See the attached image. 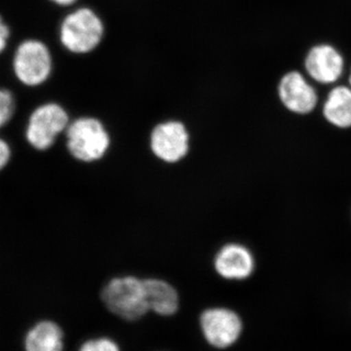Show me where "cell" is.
Here are the masks:
<instances>
[{
  "instance_id": "cell-1",
  "label": "cell",
  "mask_w": 351,
  "mask_h": 351,
  "mask_svg": "<svg viewBox=\"0 0 351 351\" xmlns=\"http://www.w3.org/2000/svg\"><path fill=\"white\" fill-rule=\"evenodd\" d=\"M66 149L82 163L101 160L112 144L110 132L100 119L93 117H78L69 122L66 132Z\"/></svg>"
},
{
  "instance_id": "cell-2",
  "label": "cell",
  "mask_w": 351,
  "mask_h": 351,
  "mask_svg": "<svg viewBox=\"0 0 351 351\" xmlns=\"http://www.w3.org/2000/svg\"><path fill=\"white\" fill-rule=\"evenodd\" d=\"M105 36V25L96 11L80 7L62 21L59 38L64 49L76 55L93 52Z\"/></svg>"
},
{
  "instance_id": "cell-3",
  "label": "cell",
  "mask_w": 351,
  "mask_h": 351,
  "mask_svg": "<svg viewBox=\"0 0 351 351\" xmlns=\"http://www.w3.org/2000/svg\"><path fill=\"white\" fill-rule=\"evenodd\" d=\"M101 299L110 313L123 320L141 319L149 311L144 279L134 276L110 279L101 289Z\"/></svg>"
},
{
  "instance_id": "cell-4",
  "label": "cell",
  "mask_w": 351,
  "mask_h": 351,
  "mask_svg": "<svg viewBox=\"0 0 351 351\" xmlns=\"http://www.w3.org/2000/svg\"><path fill=\"white\" fill-rule=\"evenodd\" d=\"M69 122V113L57 103H45L32 112L25 128V138L34 149L47 151L58 137L66 132Z\"/></svg>"
},
{
  "instance_id": "cell-5",
  "label": "cell",
  "mask_w": 351,
  "mask_h": 351,
  "mask_svg": "<svg viewBox=\"0 0 351 351\" xmlns=\"http://www.w3.org/2000/svg\"><path fill=\"white\" fill-rule=\"evenodd\" d=\"M16 77L25 86L36 87L47 82L53 71L49 48L38 39H27L18 46L13 58Z\"/></svg>"
},
{
  "instance_id": "cell-6",
  "label": "cell",
  "mask_w": 351,
  "mask_h": 351,
  "mask_svg": "<svg viewBox=\"0 0 351 351\" xmlns=\"http://www.w3.org/2000/svg\"><path fill=\"white\" fill-rule=\"evenodd\" d=\"M149 147L162 162L175 164L186 158L191 149V136L180 120H167L154 127L149 135Z\"/></svg>"
},
{
  "instance_id": "cell-7",
  "label": "cell",
  "mask_w": 351,
  "mask_h": 351,
  "mask_svg": "<svg viewBox=\"0 0 351 351\" xmlns=\"http://www.w3.org/2000/svg\"><path fill=\"white\" fill-rule=\"evenodd\" d=\"M304 69V73L315 84L334 86L345 73V56L332 44L317 43L307 51Z\"/></svg>"
},
{
  "instance_id": "cell-8",
  "label": "cell",
  "mask_w": 351,
  "mask_h": 351,
  "mask_svg": "<svg viewBox=\"0 0 351 351\" xmlns=\"http://www.w3.org/2000/svg\"><path fill=\"white\" fill-rule=\"evenodd\" d=\"M315 85L306 73L293 69L281 76L277 95L289 112L306 115L315 110L319 101Z\"/></svg>"
},
{
  "instance_id": "cell-9",
  "label": "cell",
  "mask_w": 351,
  "mask_h": 351,
  "mask_svg": "<svg viewBox=\"0 0 351 351\" xmlns=\"http://www.w3.org/2000/svg\"><path fill=\"white\" fill-rule=\"evenodd\" d=\"M201 331L210 346L228 348L237 343L242 332L239 314L226 307H210L201 313Z\"/></svg>"
},
{
  "instance_id": "cell-10",
  "label": "cell",
  "mask_w": 351,
  "mask_h": 351,
  "mask_svg": "<svg viewBox=\"0 0 351 351\" xmlns=\"http://www.w3.org/2000/svg\"><path fill=\"white\" fill-rule=\"evenodd\" d=\"M214 267L217 274L226 280H244L253 274L255 261L243 245L228 243L215 256Z\"/></svg>"
},
{
  "instance_id": "cell-11",
  "label": "cell",
  "mask_w": 351,
  "mask_h": 351,
  "mask_svg": "<svg viewBox=\"0 0 351 351\" xmlns=\"http://www.w3.org/2000/svg\"><path fill=\"white\" fill-rule=\"evenodd\" d=\"M144 284L149 311L165 317L177 313L180 295L172 284L160 278L144 279Z\"/></svg>"
},
{
  "instance_id": "cell-12",
  "label": "cell",
  "mask_w": 351,
  "mask_h": 351,
  "mask_svg": "<svg viewBox=\"0 0 351 351\" xmlns=\"http://www.w3.org/2000/svg\"><path fill=\"white\" fill-rule=\"evenodd\" d=\"M324 119L337 128H351V87L336 84L331 87L322 106Z\"/></svg>"
},
{
  "instance_id": "cell-13",
  "label": "cell",
  "mask_w": 351,
  "mask_h": 351,
  "mask_svg": "<svg viewBox=\"0 0 351 351\" xmlns=\"http://www.w3.org/2000/svg\"><path fill=\"white\" fill-rule=\"evenodd\" d=\"M64 332L53 321L38 323L25 338L27 351H63Z\"/></svg>"
},
{
  "instance_id": "cell-14",
  "label": "cell",
  "mask_w": 351,
  "mask_h": 351,
  "mask_svg": "<svg viewBox=\"0 0 351 351\" xmlns=\"http://www.w3.org/2000/svg\"><path fill=\"white\" fill-rule=\"evenodd\" d=\"M15 112V99L9 90L0 88V128L5 126Z\"/></svg>"
},
{
  "instance_id": "cell-15",
  "label": "cell",
  "mask_w": 351,
  "mask_h": 351,
  "mask_svg": "<svg viewBox=\"0 0 351 351\" xmlns=\"http://www.w3.org/2000/svg\"><path fill=\"white\" fill-rule=\"evenodd\" d=\"M78 351H120L119 346L112 339L101 338L88 339Z\"/></svg>"
},
{
  "instance_id": "cell-16",
  "label": "cell",
  "mask_w": 351,
  "mask_h": 351,
  "mask_svg": "<svg viewBox=\"0 0 351 351\" xmlns=\"http://www.w3.org/2000/svg\"><path fill=\"white\" fill-rule=\"evenodd\" d=\"M11 158V147L3 138H0V171L8 164Z\"/></svg>"
},
{
  "instance_id": "cell-17",
  "label": "cell",
  "mask_w": 351,
  "mask_h": 351,
  "mask_svg": "<svg viewBox=\"0 0 351 351\" xmlns=\"http://www.w3.org/2000/svg\"><path fill=\"white\" fill-rule=\"evenodd\" d=\"M9 36H10V31L9 27H7L4 21L0 17V54L3 52L8 43Z\"/></svg>"
},
{
  "instance_id": "cell-18",
  "label": "cell",
  "mask_w": 351,
  "mask_h": 351,
  "mask_svg": "<svg viewBox=\"0 0 351 351\" xmlns=\"http://www.w3.org/2000/svg\"><path fill=\"white\" fill-rule=\"evenodd\" d=\"M50 1L59 6H71L77 2L78 0H50Z\"/></svg>"
},
{
  "instance_id": "cell-19",
  "label": "cell",
  "mask_w": 351,
  "mask_h": 351,
  "mask_svg": "<svg viewBox=\"0 0 351 351\" xmlns=\"http://www.w3.org/2000/svg\"><path fill=\"white\" fill-rule=\"evenodd\" d=\"M348 84L350 85V86L351 87V68L350 71V75H348Z\"/></svg>"
}]
</instances>
